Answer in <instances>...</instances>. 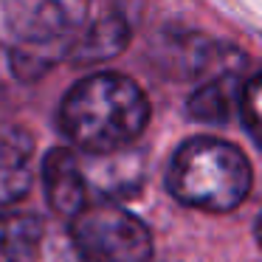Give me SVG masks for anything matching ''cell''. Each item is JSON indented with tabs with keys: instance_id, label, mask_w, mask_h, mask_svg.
Returning a JSON list of instances; mask_svg holds the SVG:
<instances>
[{
	"instance_id": "obj_1",
	"label": "cell",
	"mask_w": 262,
	"mask_h": 262,
	"mask_svg": "<svg viewBox=\"0 0 262 262\" xmlns=\"http://www.w3.org/2000/svg\"><path fill=\"white\" fill-rule=\"evenodd\" d=\"M57 121L82 155L116 152L133 147L149 124V99L136 79L99 71L65 93Z\"/></svg>"
},
{
	"instance_id": "obj_2",
	"label": "cell",
	"mask_w": 262,
	"mask_h": 262,
	"mask_svg": "<svg viewBox=\"0 0 262 262\" xmlns=\"http://www.w3.org/2000/svg\"><path fill=\"white\" fill-rule=\"evenodd\" d=\"M254 186V169L245 152L214 136H194L172 152L166 189L183 206L211 214L234 211Z\"/></svg>"
},
{
	"instance_id": "obj_3",
	"label": "cell",
	"mask_w": 262,
	"mask_h": 262,
	"mask_svg": "<svg viewBox=\"0 0 262 262\" xmlns=\"http://www.w3.org/2000/svg\"><path fill=\"white\" fill-rule=\"evenodd\" d=\"M85 262H149L152 231L119 203H91L68 228Z\"/></svg>"
},
{
	"instance_id": "obj_4",
	"label": "cell",
	"mask_w": 262,
	"mask_h": 262,
	"mask_svg": "<svg viewBox=\"0 0 262 262\" xmlns=\"http://www.w3.org/2000/svg\"><path fill=\"white\" fill-rule=\"evenodd\" d=\"M130 20L116 3H88L76 37L68 48V62L74 65H104L119 57L130 42Z\"/></svg>"
},
{
	"instance_id": "obj_5",
	"label": "cell",
	"mask_w": 262,
	"mask_h": 262,
	"mask_svg": "<svg viewBox=\"0 0 262 262\" xmlns=\"http://www.w3.org/2000/svg\"><path fill=\"white\" fill-rule=\"evenodd\" d=\"M245 54L231 48L226 59L217 68H211L206 76L198 79V88L186 99V113L194 121L206 124H228L237 116L239 91L245 85Z\"/></svg>"
},
{
	"instance_id": "obj_6",
	"label": "cell",
	"mask_w": 262,
	"mask_h": 262,
	"mask_svg": "<svg viewBox=\"0 0 262 262\" xmlns=\"http://www.w3.org/2000/svg\"><path fill=\"white\" fill-rule=\"evenodd\" d=\"M85 172L88 194L96 203H116L127 200L144 183V152L136 147L116 149L104 155H79Z\"/></svg>"
},
{
	"instance_id": "obj_7",
	"label": "cell",
	"mask_w": 262,
	"mask_h": 262,
	"mask_svg": "<svg viewBox=\"0 0 262 262\" xmlns=\"http://www.w3.org/2000/svg\"><path fill=\"white\" fill-rule=\"evenodd\" d=\"M42 189H46V200L59 217H71L91 206V194H88L85 172H82V158L76 149L71 147H54L42 158Z\"/></svg>"
},
{
	"instance_id": "obj_8",
	"label": "cell",
	"mask_w": 262,
	"mask_h": 262,
	"mask_svg": "<svg viewBox=\"0 0 262 262\" xmlns=\"http://www.w3.org/2000/svg\"><path fill=\"white\" fill-rule=\"evenodd\" d=\"M34 138L14 124L0 127V209L14 206L34 183Z\"/></svg>"
},
{
	"instance_id": "obj_9",
	"label": "cell",
	"mask_w": 262,
	"mask_h": 262,
	"mask_svg": "<svg viewBox=\"0 0 262 262\" xmlns=\"http://www.w3.org/2000/svg\"><path fill=\"white\" fill-rule=\"evenodd\" d=\"M42 223V217L29 211H0V262H26Z\"/></svg>"
},
{
	"instance_id": "obj_10",
	"label": "cell",
	"mask_w": 262,
	"mask_h": 262,
	"mask_svg": "<svg viewBox=\"0 0 262 262\" xmlns=\"http://www.w3.org/2000/svg\"><path fill=\"white\" fill-rule=\"evenodd\" d=\"M26 262H85V256L79 254L74 237L65 226L42 223V231L37 237L34 248L29 251Z\"/></svg>"
},
{
	"instance_id": "obj_11",
	"label": "cell",
	"mask_w": 262,
	"mask_h": 262,
	"mask_svg": "<svg viewBox=\"0 0 262 262\" xmlns=\"http://www.w3.org/2000/svg\"><path fill=\"white\" fill-rule=\"evenodd\" d=\"M256 99H259V74H248L243 91H239V102H237V116L245 124L251 138L259 136V107H256Z\"/></svg>"
}]
</instances>
